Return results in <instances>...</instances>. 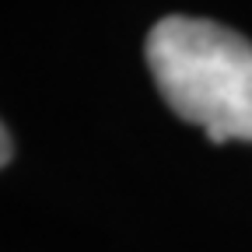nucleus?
Segmentation results:
<instances>
[{
  "instance_id": "1",
  "label": "nucleus",
  "mask_w": 252,
  "mask_h": 252,
  "mask_svg": "<svg viewBox=\"0 0 252 252\" xmlns=\"http://www.w3.org/2000/svg\"><path fill=\"white\" fill-rule=\"evenodd\" d=\"M147 67L165 102L214 144L252 140V42L238 32L172 14L147 35Z\"/></svg>"
},
{
  "instance_id": "2",
  "label": "nucleus",
  "mask_w": 252,
  "mask_h": 252,
  "mask_svg": "<svg viewBox=\"0 0 252 252\" xmlns=\"http://www.w3.org/2000/svg\"><path fill=\"white\" fill-rule=\"evenodd\" d=\"M7 161H11V137L4 130V123H0V168H4Z\"/></svg>"
}]
</instances>
